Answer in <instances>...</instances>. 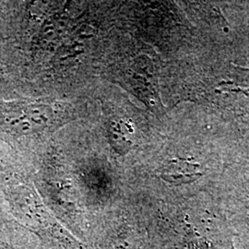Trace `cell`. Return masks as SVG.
I'll return each mask as SVG.
<instances>
[{"label":"cell","instance_id":"obj_1","mask_svg":"<svg viewBox=\"0 0 249 249\" xmlns=\"http://www.w3.org/2000/svg\"><path fill=\"white\" fill-rule=\"evenodd\" d=\"M72 119L59 103L0 101V136L15 141L45 137Z\"/></svg>","mask_w":249,"mask_h":249},{"label":"cell","instance_id":"obj_2","mask_svg":"<svg viewBox=\"0 0 249 249\" xmlns=\"http://www.w3.org/2000/svg\"><path fill=\"white\" fill-rule=\"evenodd\" d=\"M200 176H202V174L194 172V170L191 169L186 162L178 160L176 164L172 162L169 168L164 170L160 177L170 183L181 184L192 182Z\"/></svg>","mask_w":249,"mask_h":249}]
</instances>
